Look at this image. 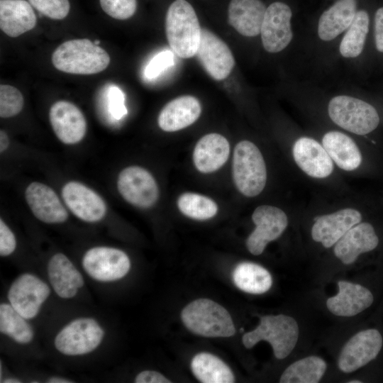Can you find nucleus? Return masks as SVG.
I'll list each match as a JSON object with an SVG mask.
<instances>
[{
  "label": "nucleus",
  "mask_w": 383,
  "mask_h": 383,
  "mask_svg": "<svg viewBox=\"0 0 383 383\" xmlns=\"http://www.w3.org/2000/svg\"><path fill=\"white\" fill-rule=\"evenodd\" d=\"M47 274L51 289L62 299H73L84 285L80 271L62 252L55 253L49 259Z\"/></svg>",
  "instance_id": "obj_21"
},
{
  "label": "nucleus",
  "mask_w": 383,
  "mask_h": 383,
  "mask_svg": "<svg viewBox=\"0 0 383 383\" xmlns=\"http://www.w3.org/2000/svg\"><path fill=\"white\" fill-rule=\"evenodd\" d=\"M292 11L285 3H272L266 9L261 28V40L264 49L277 53L284 50L293 38L291 19Z\"/></svg>",
  "instance_id": "obj_14"
},
{
  "label": "nucleus",
  "mask_w": 383,
  "mask_h": 383,
  "mask_svg": "<svg viewBox=\"0 0 383 383\" xmlns=\"http://www.w3.org/2000/svg\"><path fill=\"white\" fill-rule=\"evenodd\" d=\"M196 55L206 72L216 80L226 78L235 65L233 55L228 45L205 28L201 29Z\"/></svg>",
  "instance_id": "obj_16"
},
{
  "label": "nucleus",
  "mask_w": 383,
  "mask_h": 383,
  "mask_svg": "<svg viewBox=\"0 0 383 383\" xmlns=\"http://www.w3.org/2000/svg\"><path fill=\"white\" fill-rule=\"evenodd\" d=\"M233 279L238 289L253 294L265 293L272 284V276L265 268L248 262H241L236 266Z\"/></svg>",
  "instance_id": "obj_30"
},
{
  "label": "nucleus",
  "mask_w": 383,
  "mask_h": 383,
  "mask_svg": "<svg viewBox=\"0 0 383 383\" xmlns=\"http://www.w3.org/2000/svg\"><path fill=\"white\" fill-rule=\"evenodd\" d=\"M320 141L339 170L352 173L361 167L362 152L350 135L340 131L331 130L322 135Z\"/></svg>",
  "instance_id": "obj_22"
},
{
  "label": "nucleus",
  "mask_w": 383,
  "mask_h": 383,
  "mask_svg": "<svg viewBox=\"0 0 383 383\" xmlns=\"http://www.w3.org/2000/svg\"><path fill=\"white\" fill-rule=\"evenodd\" d=\"M374 40L377 50L383 52V7L379 8L375 13Z\"/></svg>",
  "instance_id": "obj_42"
},
{
  "label": "nucleus",
  "mask_w": 383,
  "mask_h": 383,
  "mask_svg": "<svg viewBox=\"0 0 383 383\" xmlns=\"http://www.w3.org/2000/svg\"><path fill=\"white\" fill-rule=\"evenodd\" d=\"M201 106L192 96H179L167 103L161 110L157 123L167 132L182 130L194 123L199 117Z\"/></svg>",
  "instance_id": "obj_24"
},
{
  "label": "nucleus",
  "mask_w": 383,
  "mask_h": 383,
  "mask_svg": "<svg viewBox=\"0 0 383 383\" xmlns=\"http://www.w3.org/2000/svg\"><path fill=\"white\" fill-rule=\"evenodd\" d=\"M370 18L365 10L357 11L343 37L339 52L345 58H355L362 52L369 32Z\"/></svg>",
  "instance_id": "obj_33"
},
{
  "label": "nucleus",
  "mask_w": 383,
  "mask_h": 383,
  "mask_svg": "<svg viewBox=\"0 0 383 383\" xmlns=\"http://www.w3.org/2000/svg\"><path fill=\"white\" fill-rule=\"evenodd\" d=\"M326 362L318 356H308L288 366L282 374L280 383H317L324 375Z\"/></svg>",
  "instance_id": "obj_32"
},
{
  "label": "nucleus",
  "mask_w": 383,
  "mask_h": 383,
  "mask_svg": "<svg viewBox=\"0 0 383 383\" xmlns=\"http://www.w3.org/2000/svg\"><path fill=\"white\" fill-rule=\"evenodd\" d=\"M51 287L35 274H19L10 284L8 302L23 317L30 321L40 313L51 294Z\"/></svg>",
  "instance_id": "obj_8"
},
{
  "label": "nucleus",
  "mask_w": 383,
  "mask_h": 383,
  "mask_svg": "<svg viewBox=\"0 0 383 383\" xmlns=\"http://www.w3.org/2000/svg\"><path fill=\"white\" fill-rule=\"evenodd\" d=\"M181 319L189 331L203 337L227 338L235 333L228 311L209 299H199L190 302L182 309Z\"/></svg>",
  "instance_id": "obj_3"
},
{
  "label": "nucleus",
  "mask_w": 383,
  "mask_h": 383,
  "mask_svg": "<svg viewBox=\"0 0 383 383\" xmlns=\"http://www.w3.org/2000/svg\"><path fill=\"white\" fill-rule=\"evenodd\" d=\"M25 197L32 213L39 221L48 224H58L67 220L66 209L49 186L33 182L27 187Z\"/></svg>",
  "instance_id": "obj_20"
},
{
  "label": "nucleus",
  "mask_w": 383,
  "mask_h": 383,
  "mask_svg": "<svg viewBox=\"0 0 383 383\" xmlns=\"http://www.w3.org/2000/svg\"><path fill=\"white\" fill-rule=\"evenodd\" d=\"M135 383H170V379L162 374L154 370H143L134 379Z\"/></svg>",
  "instance_id": "obj_41"
},
{
  "label": "nucleus",
  "mask_w": 383,
  "mask_h": 383,
  "mask_svg": "<svg viewBox=\"0 0 383 383\" xmlns=\"http://www.w3.org/2000/svg\"><path fill=\"white\" fill-rule=\"evenodd\" d=\"M52 62L57 70L63 72L93 74L108 67L110 57L105 50L87 38L74 39L56 48Z\"/></svg>",
  "instance_id": "obj_1"
},
{
  "label": "nucleus",
  "mask_w": 383,
  "mask_h": 383,
  "mask_svg": "<svg viewBox=\"0 0 383 383\" xmlns=\"http://www.w3.org/2000/svg\"><path fill=\"white\" fill-rule=\"evenodd\" d=\"M379 239L374 226L361 221L352 227L333 247L334 255L345 265L355 262L360 255L374 250Z\"/></svg>",
  "instance_id": "obj_19"
},
{
  "label": "nucleus",
  "mask_w": 383,
  "mask_h": 383,
  "mask_svg": "<svg viewBox=\"0 0 383 383\" xmlns=\"http://www.w3.org/2000/svg\"><path fill=\"white\" fill-rule=\"evenodd\" d=\"M327 113L338 127L357 135L372 133L380 121L379 115L372 104L348 95L332 97L327 105Z\"/></svg>",
  "instance_id": "obj_5"
},
{
  "label": "nucleus",
  "mask_w": 383,
  "mask_h": 383,
  "mask_svg": "<svg viewBox=\"0 0 383 383\" xmlns=\"http://www.w3.org/2000/svg\"><path fill=\"white\" fill-rule=\"evenodd\" d=\"M233 177L238 191L247 197L258 196L265 189L267 172L264 157L250 140L240 141L233 157Z\"/></svg>",
  "instance_id": "obj_6"
},
{
  "label": "nucleus",
  "mask_w": 383,
  "mask_h": 383,
  "mask_svg": "<svg viewBox=\"0 0 383 383\" xmlns=\"http://www.w3.org/2000/svg\"><path fill=\"white\" fill-rule=\"evenodd\" d=\"M9 145V140L7 133L3 131H0V152H4Z\"/></svg>",
  "instance_id": "obj_43"
},
{
  "label": "nucleus",
  "mask_w": 383,
  "mask_h": 383,
  "mask_svg": "<svg viewBox=\"0 0 383 383\" xmlns=\"http://www.w3.org/2000/svg\"><path fill=\"white\" fill-rule=\"evenodd\" d=\"M191 370L202 383H233L235 377L231 368L219 357L208 353L196 354L192 360Z\"/></svg>",
  "instance_id": "obj_29"
},
{
  "label": "nucleus",
  "mask_w": 383,
  "mask_h": 383,
  "mask_svg": "<svg viewBox=\"0 0 383 383\" xmlns=\"http://www.w3.org/2000/svg\"><path fill=\"white\" fill-rule=\"evenodd\" d=\"M1 382L3 383H21L22 381L20 379L16 377H8L1 379Z\"/></svg>",
  "instance_id": "obj_45"
},
{
  "label": "nucleus",
  "mask_w": 383,
  "mask_h": 383,
  "mask_svg": "<svg viewBox=\"0 0 383 383\" xmlns=\"http://www.w3.org/2000/svg\"><path fill=\"white\" fill-rule=\"evenodd\" d=\"M349 383H361V381L359 380H351L348 382Z\"/></svg>",
  "instance_id": "obj_46"
},
{
  "label": "nucleus",
  "mask_w": 383,
  "mask_h": 383,
  "mask_svg": "<svg viewBox=\"0 0 383 383\" xmlns=\"http://www.w3.org/2000/svg\"><path fill=\"white\" fill-rule=\"evenodd\" d=\"M266 9L260 0H231L228 22L240 35L257 36L260 33Z\"/></svg>",
  "instance_id": "obj_25"
},
{
  "label": "nucleus",
  "mask_w": 383,
  "mask_h": 383,
  "mask_svg": "<svg viewBox=\"0 0 383 383\" xmlns=\"http://www.w3.org/2000/svg\"><path fill=\"white\" fill-rule=\"evenodd\" d=\"M117 189L127 202L140 208L152 206L159 196L155 178L147 170L139 166H130L121 171Z\"/></svg>",
  "instance_id": "obj_13"
},
{
  "label": "nucleus",
  "mask_w": 383,
  "mask_h": 383,
  "mask_svg": "<svg viewBox=\"0 0 383 383\" xmlns=\"http://www.w3.org/2000/svg\"><path fill=\"white\" fill-rule=\"evenodd\" d=\"M106 97V116L109 121H120L127 115L124 94L120 88L111 86L107 90Z\"/></svg>",
  "instance_id": "obj_36"
},
{
  "label": "nucleus",
  "mask_w": 383,
  "mask_h": 383,
  "mask_svg": "<svg viewBox=\"0 0 383 383\" xmlns=\"http://www.w3.org/2000/svg\"><path fill=\"white\" fill-rule=\"evenodd\" d=\"M16 237L7 226L4 221L0 220V255L1 257H8L16 250Z\"/></svg>",
  "instance_id": "obj_40"
},
{
  "label": "nucleus",
  "mask_w": 383,
  "mask_h": 383,
  "mask_svg": "<svg viewBox=\"0 0 383 383\" xmlns=\"http://www.w3.org/2000/svg\"><path fill=\"white\" fill-rule=\"evenodd\" d=\"M338 292L326 301L328 309L338 316H354L367 308L374 301L372 292L364 286L348 282H338Z\"/></svg>",
  "instance_id": "obj_23"
},
{
  "label": "nucleus",
  "mask_w": 383,
  "mask_h": 383,
  "mask_svg": "<svg viewBox=\"0 0 383 383\" xmlns=\"http://www.w3.org/2000/svg\"><path fill=\"white\" fill-rule=\"evenodd\" d=\"M67 208L79 219L87 223L102 220L106 213L104 199L94 190L78 182H69L62 189Z\"/></svg>",
  "instance_id": "obj_17"
},
{
  "label": "nucleus",
  "mask_w": 383,
  "mask_h": 383,
  "mask_svg": "<svg viewBox=\"0 0 383 383\" xmlns=\"http://www.w3.org/2000/svg\"><path fill=\"white\" fill-rule=\"evenodd\" d=\"M82 265L92 279L104 283L123 278L131 270V260L123 250L109 246L93 247L84 254Z\"/></svg>",
  "instance_id": "obj_9"
},
{
  "label": "nucleus",
  "mask_w": 383,
  "mask_h": 383,
  "mask_svg": "<svg viewBox=\"0 0 383 383\" xmlns=\"http://www.w3.org/2000/svg\"><path fill=\"white\" fill-rule=\"evenodd\" d=\"M28 2L44 16L55 20L65 18L69 13V0H28Z\"/></svg>",
  "instance_id": "obj_37"
},
{
  "label": "nucleus",
  "mask_w": 383,
  "mask_h": 383,
  "mask_svg": "<svg viewBox=\"0 0 383 383\" xmlns=\"http://www.w3.org/2000/svg\"><path fill=\"white\" fill-rule=\"evenodd\" d=\"M32 5L25 0H0V28L7 35L16 38L36 25Z\"/></svg>",
  "instance_id": "obj_27"
},
{
  "label": "nucleus",
  "mask_w": 383,
  "mask_h": 383,
  "mask_svg": "<svg viewBox=\"0 0 383 383\" xmlns=\"http://www.w3.org/2000/svg\"><path fill=\"white\" fill-rule=\"evenodd\" d=\"M49 119L56 136L65 144L78 143L86 134V118L81 110L70 101L54 103L49 111Z\"/></svg>",
  "instance_id": "obj_18"
},
{
  "label": "nucleus",
  "mask_w": 383,
  "mask_h": 383,
  "mask_svg": "<svg viewBox=\"0 0 383 383\" xmlns=\"http://www.w3.org/2000/svg\"><path fill=\"white\" fill-rule=\"evenodd\" d=\"M229 153V143L225 137L218 133L206 134L194 148V164L201 172H213L224 165Z\"/></svg>",
  "instance_id": "obj_26"
},
{
  "label": "nucleus",
  "mask_w": 383,
  "mask_h": 383,
  "mask_svg": "<svg viewBox=\"0 0 383 383\" xmlns=\"http://www.w3.org/2000/svg\"><path fill=\"white\" fill-rule=\"evenodd\" d=\"M103 11L109 16L126 20L133 16L137 8L136 0H99Z\"/></svg>",
  "instance_id": "obj_38"
},
{
  "label": "nucleus",
  "mask_w": 383,
  "mask_h": 383,
  "mask_svg": "<svg viewBox=\"0 0 383 383\" xmlns=\"http://www.w3.org/2000/svg\"><path fill=\"white\" fill-rule=\"evenodd\" d=\"M24 100L21 91L16 87L0 85V116L10 118L18 114L23 109Z\"/></svg>",
  "instance_id": "obj_35"
},
{
  "label": "nucleus",
  "mask_w": 383,
  "mask_h": 383,
  "mask_svg": "<svg viewBox=\"0 0 383 383\" xmlns=\"http://www.w3.org/2000/svg\"><path fill=\"white\" fill-rule=\"evenodd\" d=\"M174 63V53L169 50H162L156 54L147 64L144 69V76L151 80L158 77Z\"/></svg>",
  "instance_id": "obj_39"
},
{
  "label": "nucleus",
  "mask_w": 383,
  "mask_h": 383,
  "mask_svg": "<svg viewBox=\"0 0 383 383\" xmlns=\"http://www.w3.org/2000/svg\"><path fill=\"white\" fill-rule=\"evenodd\" d=\"M94 43L96 45H99V44L100 43V42L99 40H95L94 41Z\"/></svg>",
  "instance_id": "obj_47"
},
{
  "label": "nucleus",
  "mask_w": 383,
  "mask_h": 383,
  "mask_svg": "<svg viewBox=\"0 0 383 383\" xmlns=\"http://www.w3.org/2000/svg\"><path fill=\"white\" fill-rule=\"evenodd\" d=\"M255 229L246 240L248 251L260 255L267 244L279 238L289 225L287 213L281 208L263 204L256 207L252 214Z\"/></svg>",
  "instance_id": "obj_11"
},
{
  "label": "nucleus",
  "mask_w": 383,
  "mask_h": 383,
  "mask_svg": "<svg viewBox=\"0 0 383 383\" xmlns=\"http://www.w3.org/2000/svg\"><path fill=\"white\" fill-rule=\"evenodd\" d=\"M46 382L48 383H72L74 382L70 379L62 377H57L53 376L50 377L48 379H47Z\"/></svg>",
  "instance_id": "obj_44"
},
{
  "label": "nucleus",
  "mask_w": 383,
  "mask_h": 383,
  "mask_svg": "<svg viewBox=\"0 0 383 383\" xmlns=\"http://www.w3.org/2000/svg\"><path fill=\"white\" fill-rule=\"evenodd\" d=\"M177 206L183 214L196 220L211 218L218 211V206L212 199L190 192L184 193L179 196Z\"/></svg>",
  "instance_id": "obj_34"
},
{
  "label": "nucleus",
  "mask_w": 383,
  "mask_h": 383,
  "mask_svg": "<svg viewBox=\"0 0 383 383\" xmlns=\"http://www.w3.org/2000/svg\"><path fill=\"white\" fill-rule=\"evenodd\" d=\"M101 323L92 317H79L65 325L54 338V347L60 354L76 357L96 350L105 337Z\"/></svg>",
  "instance_id": "obj_7"
},
{
  "label": "nucleus",
  "mask_w": 383,
  "mask_h": 383,
  "mask_svg": "<svg viewBox=\"0 0 383 383\" xmlns=\"http://www.w3.org/2000/svg\"><path fill=\"white\" fill-rule=\"evenodd\" d=\"M383 340L376 329L361 331L345 343L338 360V368L350 373L374 360L382 347Z\"/></svg>",
  "instance_id": "obj_15"
},
{
  "label": "nucleus",
  "mask_w": 383,
  "mask_h": 383,
  "mask_svg": "<svg viewBox=\"0 0 383 383\" xmlns=\"http://www.w3.org/2000/svg\"><path fill=\"white\" fill-rule=\"evenodd\" d=\"M363 215L355 206H345L313 218L311 228L312 240L328 249L354 226L362 221Z\"/></svg>",
  "instance_id": "obj_12"
},
{
  "label": "nucleus",
  "mask_w": 383,
  "mask_h": 383,
  "mask_svg": "<svg viewBox=\"0 0 383 383\" xmlns=\"http://www.w3.org/2000/svg\"><path fill=\"white\" fill-rule=\"evenodd\" d=\"M0 332L20 345L30 343L35 331L28 320L19 314L9 302L0 304Z\"/></svg>",
  "instance_id": "obj_31"
},
{
  "label": "nucleus",
  "mask_w": 383,
  "mask_h": 383,
  "mask_svg": "<svg viewBox=\"0 0 383 383\" xmlns=\"http://www.w3.org/2000/svg\"><path fill=\"white\" fill-rule=\"evenodd\" d=\"M299 335V325L293 317L284 314L266 315L260 318L254 330L243 335L242 342L249 349L261 340L267 341L275 357L282 360L294 350Z\"/></svg>",
  "instance_id": "obj_4"
},
{
  "label": "nucleus",
  "mask_w": 383,
  "mask_h": 383,
  "mask_svg": "<svg viewBox=\"0 0 383 383\" xmlns=\"http://www.w3.org/2000/svg\"><path fill=\"white\" fill-rule=\"evenodd\" d=\"M290 153L295 166L311 179L327 180L335 172L336 167L322 143L311 136L297 137Z\"/></svg>",
  "instance_id": "obj_10"
},
{
  "label": "nucleus",
  "mask_w": 383,
  "mask_h": 383,
  "mask_svg": "<svg viewBox=\"0 0 383 383\" xmlns=\"http://www.w3.org/2000/svg\"><path fill=\"white\" fill-rule=\"evenodd\" d=\"M167 39L172 50L182 58L196 55L201 28L192 6L186 0H175L165 19Z\"/></svg>",
  "instance_id": "obj_2"
},
{
  "label": "nucleus",
  "mask_w": 383,
  "mask_h": 383,
  "mask_svg": "<svg viewBox=\"0 0 383 383\" xmlns=\"http://www.w3.org/2000/svg\"><path fill=\"white\" fill-rule=\"evenodd\" d=\"M357 0H338L321 15L317 33L323 41H331L347 30L357 13Z\"/></svg>",
  "instance_id": "obj_28"
}]
</instances>
